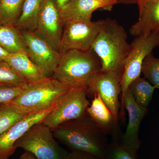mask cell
Returning <instances> with one entry per match:
<instances>
[{
  "label": "cell",
  "instance_id": "obj_1",
  "mask_svg": "<svg viewBox=\"0 0 159 159\" xmlns=\"http://www.w3.org/2000/svg\"><path fill=\"white\" fill-rule=\"evenodd\" d=\"M125 29L116 20H104L101 30L92 47L101 61V70H114L122 74L129 50Z\"/></svg>",
  "mask_w": 159,
  "mask_h": 159
},
{
  "label": "cell",
  "instance_id": "obj_2",
  "mask_svg": "<svg viewBox=\"0 0 159 159\" xmlns=\"http://www.w3.org/2000/svg\"><path fill=\"white\" fill-rule=\"evenodd\" d=\"M101 67L100 59L92 49L68 50L61 53L60 60L52 77L70 88L88 89Z\"/></svg>",
  "mask_w": 159,
  "mask_h": 159
},
{
  "label": "cell",
  "instance_id": "obj_3",
  "mask_svg": "<svg viewBox=\"0 0 159 159\" xmlns=\"http://www.w3.org/2000/svg\"><path fill=\"white\" fill-rule=\"evenodd\" d=\"M70 89L53 77H46L28 82L20 94L9 102L23 114L37 112L55 105Z\"/></svg>",
  "mask_w": 159,
  "mask_h": 159
},
{
  "label": "cell",
  "instance_id": "obj_4",
  "mask_svg": "<svg viewBox=\"0 0 159 159\" xmlns=\"http://www.w3.org/2000/svg\"><path fill=\"white\" fill-rule=\"evenodd\" d=\"M82 118L63 123L52 130L54 137L72 151L105 159L107 148L99 135L98 126L92 120L87 121Z\"/></svg>",
  "mask_w": 159,
  "mask_h": 159
},
{
  "label": "cell",
  "instance_id": "obj_5",
  "mask_svg": "<svg viewBox=\"0 0 159 159\" xmlns=\"http://www.w3.org/2000/svg\"><path fill=\"white\" fill-rule=\"evenodd\" d=\"M159 46V31L136 36L130 44V50L123 64L121 77V98L131 83L140 77L142 64L145 57Z\"/></svg>",
  "mask_w": 159,
  "mask_h": 159
},
{
  "label": "cell",
  "instance_id": "obj_6",
  "mask_svg": "<svg viewBox=\"0 0 159 159\" xmlns=\"http://www.w3.org/2000/svg\"><path fill=\"white\" fill-rule=\"evenodd\" d=\"M54 137L52 129L39 122L17 140L15 147L30 152L36 159H63L66 153L61 149Z\"/></svg>",
  "mask_w": 159,
  "mask_h": 159
},
{
  "label": "cell",
  "instance_id": "obj_7",
  "mask_svg": "<svg viewBox=\"0 0 159 159\" xmlns=\"http://www.w3.org/2000/svg\"><path fill=\"white\" fill-rule=\"evenodd\" d=\"M85 87L70 89L59 104L44 118L43 122L53 130L63 123L84 116L90 105Z\"/></svg>",
  "mask_w": 159,
  "mask_h": 159
},
{
  "label": "cell",
  "instance_id": "obj_8",
  "mask_svg": "<svg viewBox=\"0 0 159 159\" xmlns=\"http://www.w3.org/2000/svg\"><path fill=\"white\" fill-rule=\"evenodd\" d=\"M104 20L97 21H71L64 23L61 53L70 50L89 51L102 28Z\"/></svg>",
  "mask_w": 159,
  "mask_h": 159
},
{
  "label": "cell",
  "instance_id": "obj_9",
  "mask_svg": "<svg viewBox=\"0 0 159 159\" xmlns=\"http://www.w3.org/2000/svg\"><path fill=\"white\" fill-rule=\"evenodd\" d=\"M21 31L28 56L46 77H52L60 60L61 53L54 49L34 31L21 30Z\"/></svg>",
  "mask_w": 159,
  "mask_h": 159
},
{
  "label": "cell",
  "instance_id": "obj_10",
  "mask_svg": "<svg viewBox=\"0 0 159 159\" xmlns=\"http://www.w3.org/2000/svg\"><path fill=\"white\" fill-rule=\"evenodd\" d=\"M122 74L114 70H100L91 80L88 91L99 94L110 111L114 122L119 117V96L121 93Z\"/></svg>",
  "mask_w": 159,
  "mask_h": 159
},
{
  "label": "cell",
  "instance_id": "obj_11",
  "mask_svg": "<svg viewBox=\"0 0 159 159\" xmlns=\"http://www.w3.org/2000/svg\"><path fill=\"white\" fill-rule=\"evenodd\" d=\"M64 26L60 10L55 1L45 0L34 32L60 52Z\"/></svg>",
  "mask_w": 159,
  "mask_h": 159
},
{
  "label": "cell",
  "instance_id": "obj_12",
  "mask_svg": "<svg viewBox=\"0 0 159 159\" xmlns=\"http://www.w3.org/2000/svg\"><path fill=\"white\" fill-rule=\"evenodd\" d=\"M61 100L47 109L28 114L0 135V159H9L16 148L15 144L33 125L43 119L59 104Z\"/></svg>",
  "mask_w": 159,
  "mask_h": 159
},
{
  "label": "cell",
  "instance_id": "obj_13",
  "mask_svg": "<svg viewBox=\"0 0 159 159\" xmlns=\"http://www.w3.org/2000/svg\"><path fill=\"white\" fill-rule=\"evenodd\" d=\"M121 110L125 108L128 115V122L121 145L135 157L140 146L139 133L140 125L147 108L137 104L131 92L128 89L121 101Z\"/></svg>",
  "mask_w": 159,
  "mask_h": 159
},
{
  "label": "cell",
  "instance_id": "obj_14",
  "mask_svg": "<svg viewBox=\"0 0 159 159\" xmlns=\"http://www.w3.org/2000/svg\"><path fill=\"white\" fill-rule=\"evenodd\" d=\"M116 0H71L60 10L64 22L71 21H90L92 15L97 9L112 7Z\"/></svg>",
  "mask_w": 159,
  "mask_h": 159
},
{
  "label": "cell",
  "instance_id": "obj_15",
  "mask_svg": "<svg viewBox=\"0 0 159 159\" xmlns=\"http://www.w3.org/2000/svg\"><path fill=\"white\" fill-rule=\"evenodd\" d=\"M4 60L28 82H35L47 77L27 54H9Z\"/></svg>",
  "mask_w": 159,
  "mask_h": 159
},
{
  "label": "cell",
  "instance_id": "obj_16",
  "mask_svg": "<svg viewBox=\"0 0 159 159\" xmlns=\"http://www.w3.org/2000/svg\"><path fill=\"white\" fill-rule=\"evenodd\" d=\"M159 31V0L147 4L139 14V20L131 27L129 33L137 36Z\"/></svg>",
  "mask_w": 159,
  "mask_h": 159
},
{
  "label": "cell",
  "instance_id": "obj_17",
  "mask_svg": "<svg viewBox=\"0 0 159 159\" xmlns=\"http://www.w3.org/2000/svg\"><path fill=\"white\" fill-rule=\"evenodd\" d=\"M0 47L9 54H27L21 30L15 25H0Z\"/></svg>",
  "mask_w": 159,
  "mask_h": 159
},
{
  "label": "cell",
  "instance_id": "obj_18",
  "mask_svg": "<svg viewBox=\"0 0 159 159\" xmlns=\"http://www.w3.org/2000/svg\"><path fill=\"white\" fill-rule=\"evenodd\" d=\"M45 0H25L20 18L15 25L21 30L34 31Z\"/></svg>",
  "mask_w": 159,
  "mask_h": 159
},
{
  "label": "cell",
  "instance_id": "obj_19",
  "mask_svg": "<svg viewBox=\"0 0 159 159\" xmlns=\"http://www.w3.org/2000/svg\"><path fill=\"white\" fill-rule=\"evenodd\" d=\"M94 96L92 104L89 106L86 112L98 127L106 128L113 122L112 115L99 94L94 93Z\"/></svg>",
  "mask_w": 159,
  "mask_h": 159
},
{
  "label": "cell",
  "instance_id": "obj_20",
  "mask_svg": "<svg viewBox=\"0 0 159 159\" xmlns=\"http://www.w3.org/2000/svg\"><path fill=\"white\" fill-rule=\"evenodd\" d=\"M155 89L145 78L140 77L134 80L129 88L137 104L145 108L150 103Z\"/></svg>",
  "mask_w": 159,
  "mask_h": 159
},
{
  "label": "cell",
  "instance_id": "obj_21",
  "mask_svg": "<svg viewBox=\"0 0 159 159\" xmlns=\"http://www.w3.org/2000/svg\"><path fill=\"white\" fill-rule=\"evenodd\" d=\"M25 0H0V25H15Z\"/></svg>",
  "mask_w": 159,
  "mask_h": 159
},
{
  "label": "cell",
  "instance_id": "obj_22",
  "mask_svg": "<svg viewBox=\"0 0 159 159\" xmlns=\"http://www.w3.org/2000/svg\"><path fill=\"white\" fill-rule=\"evenodd\" d=\"M26 115L18 111L9 102L0 104V135Z\"/></svg>",
  "mask_w": 159,
  "mask_h": 159
},
{
  "label": "cell",
  "instance_id": "obj_23",
  "mask_svg": "<svg viewBox=\"0 0 159 159\" xmlns=\"http://www.w3.org/2000/svg\"><path fill=\"white\" fill-rule=\"evenodd\" d=\"M142 73L156 89H159V58L155 57L152 53L144 60Z\"/></svg>",
  "mask_w": 159,
  "mask_h": 159
},
{
  "label": "cell",
  "instance_id": "obj_24",
  "mask_svg": "<svg viewBox=\"0 0 159 159\" xmlns=\"http://www.w3.org/2000/svg\"><path fill=\"white\" fill-rule=\"evenodd\" d=\"M28 82L20 76L5 60L0 58V84L24 86Z\"/></svg>",
  "mask_w": 159,
  "mask_h": 159
},
{
  "label": "cell",
  "instance_id": "obj_25",
  "mask_svg": "<svg viewBox=\"0 0 159 159\" xmlns=\"http://www.w3.org/2000/svg\"><path fill=\"white\" fill-rule=\"evenodd\" d=\"M25 85L0 84V104L11 102L16 98L21 93Z\"/></svg>",
  "mask_w": 159,
  "mask_h": 159
},
{
  "label": "cell",
  "instance_id": "obj_26",
  "mask_svg": "<svg viewBox=\"0 0 159 159\" xmlns=\"http://www.w3.org/2000/svg\"><path fill=\"white\" fill-rule=\"evenodd\" d=\"M105 159H135V157L121 144H117L107 148Z\"/></svg>",
  "mask_w": 159,
  "mask_h": 159
},
{
  "label": "cell",
  "instance_id": "obj_27",
  "mask_svg": "<svg viewBox=\"0 0 159 159\" xmlns=\"http://www.w3.org/2000/svg\"><path fill=\"white\" fill-rule=\"evenodd\" d=\"M63 159H102L90 154L81 152L72 151L66 153Z\"/></svg>",
  "mask_w": 159,
  "mask_h": 159
},
{
  "label": "cell",
  "instance_id": "obj_28",
  "mask_svg": "<svg viewBox=\"0 0 159 159\" xmlns=\"http://www.w3.org/2000/svg\"><path fill=\"white\" fill-rule=\"evenodd\" d=\"M54 1L57 4L60 10H61L67 5L71 2V0H54Z\"/></svg>",
  "mask_w": 159,
  "mask_h": 159
},
{
  "label": "cell",
  "instance_id": "obj_29",
  "mask_svg": "<svg viewBox=\"0 0 159 159\" xmlns=\"http://www.w3.org/2000/svg\"><path fill=\"white\" fill-rule=\"evenodd\" d=\"M148 1V0H137V4L139 7V14L143 11Z\"/></svg>",
  "mask_w": 159,
  "mask_h": 159
},
{
  "label": "cell",
  "instance_id": "obj_30",
  "mask_svg": "<svg viewBox=\"0 0 159 159\" xmlns=\"http://www.w3.org/2000/svg\"><path fill=\"white\" fill-rule=\"evenodd\" d=\"M18 159H36L35 157L30 152H28L25 151L20 156Z\"/></svg>",
  "mask_w": 159,
  "mask_h": 159
},
{
  "label": "cell",
  "instance_id": "obj_31",
  "mask_svg": "<svg viewBox=\"0 0 159 159\" xmlns=\"http://www.w3.org/2000/svg\"><path fill=\"white\" fill-rule=\"evenodd\" d=\"M117 4H136L137 0H116Z\"/></svg>",
  "mask_w": 159,
  "mask_h": 159
},
{
  "label": "cell",
  "instance_id": "obj_32",
  "mask_svg": "<svg viewBox=\"0 0 159 159\" xmlns=\"http://www.w3.org/2000/svg\"><path fill=\"white\" fill-rule=\"evenodd\" d=\"M9 53H7L6 51H4L3 49L0 47V58L5 59L9 55Z\"/></svg>",
  "mask_w": 159,
  "mask_h": 159
},
{
  "label": "cell",
  "instance_id": "obj_33",
  "mask_svg": "<svg viewBox=\"0 0 159 159\" xmlns=\"http://www.w3.org/2000/svg\"><path fill=\"white\" fill-rule=\"evenodd\" d=\"M156 1V0H148V2H147V4H149V3H152V2H154V1ZM146 4V5H147Z\"/></svg>",
  "mask_w": 159,
  "mask_h": 159
}]
</instances>
